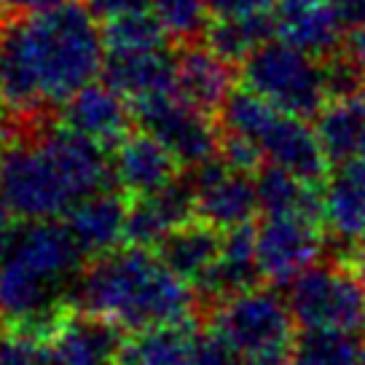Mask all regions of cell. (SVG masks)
Instances as JSON below:
<instances>
[{
  "label": "cell",
  "instance_id": "2",
  "mask_svg": "<svg viewBox=\"0 0 365 365\" xmlns=\"http://www.w3.org/2000/svg\"><path fill=\"white\" fill-rule=\"evenodd\" d=\"M108 148L68 126L38 129L0 153V202L19 220H59L113 182Z\"/></svg>",
  "mask_w": 365,
  "mask_h": 365
},
{
  "label": "cell",
  "instance_id": "36",
  "mask_svg": "<svg viewBox=\"0 0 365 365\" xmlns=\"http://www.w3.org/2000/svg\"><path fill=\"white\" fill-rule=\"evenodd\" d=\"M19 217L14 215L9 207L0 202V263L9 258V252L14 250L16 245V237H19Z\"/></svg>",
  "mask_w": 365,
  "mask_h": 365
},
{
  "label": "cell",
  "instance_id": "25",
  "mask_svg": "<svg viewBox=\"0 0 365 365\" xmlns=\"http://www.w3.org/2000/svg\"><path fill=\"white\" fill-rule=\"evenodd\" d=\"M255 185L261 215H304L322 223V185L301 180L277 164H263L255 172Z\"/></svg>",
  "mask_w": 365,
  "mask_h": 365
},
{
  "label": "cell",
  "instance_id": "8",
  "mask_svg": "<svg viewBox=\"0 0 365 365\" xmlns=\"http://www.w3.org/2000/svg\"><path fill=\"white\" fill-rule=\"evenodd\" d=\"M135 108V121L143 132L153 135L167 145L180 167H202L220 153V121L217 115L205 113L202 108L182 100L178 91H164L148 100H140Z\"/></svg>",
  "mask_w": 365,
  "mask_h": 365
},
{
  "label": "cell",
  "instance_id": "40",
  "mask_svg": "<svg viewBox=\"0 0 365 365\" xmlns=\"http://www.w3.org/2000/svg\"><path fill=\"white\" fill-rule=\"evenodd\" d=\"M0 153H3V150H0Z\"/></svg>",
  "mask_w": 365,
  "mask_h": 365
},
{
  "label": "cell",
  "instance_id": "14",
  "mask_svg": "<svg viewBox=\"0 0 365 365\" xmlns=\"http://www.w3.org/2000/svg\"><path fill=\"white\" fill-rule=\"evenodd\" d=\"M175 62L178 54L164 46L140 48H108L105 51V83L124 94L135 105L164 91H175Z\"/></svg>",
  "mask_w": 365,
  "mask_h": 365
},
{
  "label": "cell",
  "instance_id": "15",
  "mask_svg": "<svg viewBox=\"0 0 365 365\" xmlns=\"http://www.w3.org/2000/svg\"><path fill=\"white\" fill-rule=\"evenodd\" d=\"M272 11L277 38L312 57L328 59L346 46V30L331 0H277Z\"/></svg>",
  "mask_w": 365,
  "mask_h": 365
},
{
  "label": "cell",
  "instance_id": "21",
  "mask_svg": "<svg viewBox=\"0 0 365 365\" xmlns=\"http://www.w3.org/2000/svg\"><path fill=\"white\" fill-rule=\"evenodd\" d=\"M322 223L339 252L365 242V185L344 167H333L322 182Z\"/></svg>",
  "mask_w": 365,
  "mask_h": 365
},
{
  "label": "cell",
  "instance_id": "26",
  "mask_svg": "<svg viewBox=\"0 0 365 365\" xmlns=\"http://www.w3.org/2000/svg\"><path fill=\"white\" fill-rule=\"evenodd\" d=\"M277 38L274 11L245 14V16H212L207 27L205 43H210L220 57L240 65L258 46Z\"/></svg>",
  "mask_w": 365,
  "mask_h": 365
},
{
  "label": "cell",
  "instance_id": "20",
  "mask_svg": "<svg viewBox=\"0 0 365 365\" xmlns=\"http://www.w3.org/2000/svg\"><path fill=\"white\" fill-rule=\"evenodd\" d=\"M258 285H266V282H263L258 252H255V223L223 231L220 258L205 274V279L196 285L199 298L215 307L217 301L245 293V290Z\"/></svg>",
  "mask_w": 365,
  "mask_h": 365
},
{
  "label": "cell",
  "instance_id": "38",
  "mask_svg": "<svg viewBox=\"0 0 365 365\" xmlns=\"http://www.w3.org/2000/svg\"><path fill=\"white\" fill-rule=\"evenodd\" d=\"M360 354H363V365H365V333L360 336Z\"/></svg>",
  "mask_w": 365,
  "mask_h": 365
},
{
  "label": "cell",
  "instance_id": "5",
  "mask_svg": "<svg viewBox=\"0 0 365 365\" xmlns=\"http://www.w3.org/2000/svg\"><path fill=\"white\" fill-rule=\"evenodd\" d=\"M210 331L234 346L247 363L290 360L298 336L293 309L274 285H258L212 307Z\"/></svg>",
  "mask_w": 365,
  "mask_h": 365
},
{
  "label": "cell",
  "instance_id": "34",
  "mask_svg": "<svg viewBox=\"0 0 365 365\" xmlns=\"http://www.w3.org/2000/svg\"><path fill=\"white\" fill-rule=\"evenodd\" d=\"M62 0H0V16L3 19H24V16H35L41 11H48L59 6Z\"/></svg>",
  "mask_w": 365,
  "mask_h": 365
},
{
  "label": "cell",
  "instance_id": "22",
  "mask_svg": "<svg viewBox=\"0 0 365 365\" xmlns=\"http://www.w3.org/2000/svg\"><path fill=\"white\" fill-rule=\"evenodd\" d=\"M202 336L194 319L156 325L124 341L115 365H194Z\"/></svg>",
  "mask_w": 365,
  "mask_h": 365
},
{
  "label": "cell",
  "instance_id": "9",
  "mask_svg": "<svg viewBox=\"0 0 365 365\" xmlns=\"http://www.w3.org/2000/svg\"><path fill=\"white\" fill-rule=\"evenodd\" d=\"M328 231L304 215H261L255 223V252L263 282L287 287L298 274L322 261Z\"/></svg>",
  "mask_w": 365,
  "mask_h": 365
},
{
  "label": "cell",
  "instance_id": "13",
  "mask_svg": "<svg viewBox=\"0 0 365 365\" xmlns=\"http://www.w3.org/2000/svg\"><path fill=\"white\" fill-rule=\"evenodd\" d=\"M240 70L231 59L220 57L210 43H185L175 62V91L182 100L217 115L231 91L237 89Z\"/></svg>",
  "mask_w": 365,
  "mask_h": 365
},
{
  "label": "cell",
  "instance_id": "6",
  "mask_svg": "<svg viewBox=\"0 0 365 365\" xmlns=\"http://www.w3.org/2000/svg\"><path fill=\"white\" fill-rule=\"evenodd\" d=\"M242 86L258 91L272 105L290 115L314 121L331 103L325 65L282 38H272L240 62Z\"/></svg>",
  "mask_w": 365,
  "mask_h": 365
},
{
  "label": "cell",
  "instance_id": "17",
  "mask_svg": "<svg viewBox=\"0 0 365 365\" xmlns=\"http://www.w3.org/2000/svg\"><path fill=\"white\" fill-rule=\"evenodd\" d=\"M48 336L54 365H115L124 331L94 314H65Z\"/></svg>",
  "mask_w": 365,
  "mask_h": 365
},
{
  "label": "cell",
  "instance_id": "30",
  "mask_svg": "<svg viewBox=\"0 0 365 365\" xmlns=\"http://www.w3.org/2000/svg\"><path fill=\"white\" fill-rule=\"evenodd\" d=\"M322 65H325V83H328L331 100L365 94V68L346 48H341L333 57L322 59Z\"/></svg>",
  "mask_w": 365,
  "mask_h": 365
},
{
  "label": "cell",
  "instance_id": "33",
  "mask_svg": "<svg viewBox=\"0 0 365 365\" xmlns=\"http://www.w3.org/2000/svg\"><path fill=\"white\" fill-rule=\"evenodd\" d=\"M89 9L97 14L100 22L115 19V16H124L132 11H145L150 9V0H86Z\"/></svg>",
  "mask_w": 365,
  "mask_h": 365
},
{
  "label": "cell",
  "instance_id": "23",
  "mask_svg": "<svg viewBox=\"0 0 365 365\" xmlns=\"http://www.w3.org/2000/svg\"><path fill=\"white\" fill-rule=\"evenodd\" d=\"M220 250H223V231H217L215 226H210L199 217L170 231L156 247V252L172 272H178L194 287L215 266Z\"/></svg>",
  "mask_w": 365,
  "mask_h": 365
},
{
  "label": "cell",
  "instance_id": "11",
  "mask_svg": "<svg viewBox=\"0 0 365 365\" xmlns=\"http://www.w3.org/2000/svg\"><path fill=\"white\" fill-rule=\"evenodd\" d=\"M62 126L73 129L76 135L94 140L103 148H115L129 132L135 121V108L124 94L110 83H89L76 91L59 113Z\"/></svg>",
  "mask_w": 365,
  "mask_h": 365
},
{
  "label": "cell",
  "instance_id": "28",
  "mask_svg": "<svg viewBox=\"0 0 365 365\" xmlns=\"http://www.w3.org/2000/svg\"><path fill=\"white\" fill-rule=\"evenodd\" d=\"M150 11L178 43H196L205 41L207 27L212 22V11L207 0H150Z\"/></svg>",
  "mask_w": 365,
  "mask_h": 365
},
{
  "label": "cell",
  "instance_id": "12",
  "mask_svg": "<svg viewBox=\"0 0 365 365\" xmlns=\"http://www.w3.org/2000/svg\"><path fill=\"white\" fill-rule=\"evenodd\" d=\"M258 145L266 156V164H277L314 185H322L333 170L314 124H309V118H301V115L279 110L272 126L263 132Z\"/></svg>",
  "mask_w": 365,
  "mask_h": 365
},
{
  "label": "cell",
  "instance_id": "1",
  "mask_svg": "<svg viewBox=\"0 0 365 365\" xmlns=\"http://www.w3.org/2000/svg\"><path fill=\"white\" fill-rule=\"evenodd\" d=\"M103 22L83 0H62L35 16L11 19L0 33L3 103L22 118L68 103L105 68Z\"/></svg>",
  "mask_w": 365,
  "mask_h": 365
},
{
  "label": "cell",
  "instance_id": "35",
  "mask_svg": "<svg viewBox=\"0 0 365 365\" xmlns=\"http://www.w3.org/2000/svg\"><path fill=\"white\" fill-rule=\"evenodd\" d=\"M346 35L365 27V0H331Z\"/></svg>",
  "mask_w": 365,
  "mask_h": 365
},
{
  "label": "cell",
  "instance_id": "4",
  "mask_svg": "<svg viewBox=\"0 0 365 365\" xmlns=\"http://www.w3.org/2000/svg\"><path fill=\"white\" fill-rule=\"evenodd\" d=\"M83 252L65 223L33 220L0 263V322L48 333L68 314L65 298L76 296Z\"/></svg>",
  "mask_w": 365,
  "mask_h": 365
},
{
  "label": "cell",
  "instance_id": "19",
  "mask_svg": "<svg viewBox=\"0 0 365 365\" xmlns=\"http://www.w3.org/2000/svg\"><path fill=\"white\" fill-rule=\"evenodd\" d=\"M126 196L105 188L73 207L65 215V226L86 258H100L105 252L118 250L121 242H126Z\"/></svg>",
  "mask_w": 365,
  "mask_h": 365
},
{
  "label": "cell",
  "instance_id": "7",
  "mask_svg": "<svg viewBox=\"0 0 365 365\" xmlns=\"http://www.w3.org/2000/svg\"><path fill=\"white\" fill-rule=\"evenodd\" d=\"M298 328L365 333V279L341 258H322L285 290Z\"/></svg>",
  "mask_w": 365,
  "mask_h": 365
},
{
  "label": "cell",
  "instance_id": "3",
  "mask_svg": "<svg viewBox=\"0 0 365 365\" xmlns=\"http://www.w3.org/2000/svg\"><path fill=\"white\" fill-rule=\"evenodd\" d=\"M196 298V287L172 272L159 252L137 245L91 258L76 285L81 312L129 333L191 319Z\"/></svg>",
  "mask_w": 365,
  "mask_h": 365
},
{
  "label": "cell",
  "instance_id": "31",
  "mask_svg": "<svg viewBox=\"0 0 365 365\" xmlns=\"http://www.w3.org/2000/svg\"><path fill=\"white\" fill-rule=\"evenodd\" d=\"M194 365H247V360L234 346H228L217 333L210 331L202 336Z\"/></svg>",
  "mask_w": 365,
  "mask_h": 365
},
{
  "label": "cell",
  "instance_id": "16",
  "mask_svg": "<svg viewBox=\"0 0 365 365\" xmlns=\"http://www.w3.org/2000/svg\"><path fill=\"white\" fill-rule=\"evenodd\" d=\"M113 182L129 194L148 196L180 178V161L148 132H129L110 156Z\"/></svg>",
  "mask_w": 365,
  "mask_h": 365
},
{
  "label": "cell",
  "instance_id": "10",
  "mask_svg": "<svg viewBox=\"0 0 365 365\" xmlns=\"http://www.w3.org/2000/svg\"><path fill=\"white\" fill-rule=\"evenodd\" d=\"M188 178L194 188V207L199 220L215 226L217 231L258 223L261 205H258L255 175L234 170L220 156H215L212 161L196 167Z\"/></svg>",
  "mask_w": 365,
  "mask_h": 365
},
{
  "label": "cell",
  "instance_id": "37",
  "mask_svg": "<svg viewBox=\"0 0 365 365\" xmlns=\"http://www.w3.org/2000/svg\"><path fill=\"white\" fill-rule=\"evenodd\" d=\"M349 54H352L360 65L365 68V27H360V30H354V33L346 35V46H344Z\"/></svg>",
  "mask_w": 365,
  "mask_h": 365
},
{
  "label": "cell",
  "instance_id": "39",
  "mask_svg": "<svg viewBox=\"0 0 365 365\" xmlns=\"http://www.w3.org/2000/svg\"><path fill=\"white\" fill-rule=\"evenodd\" d=\"M0 100H3V86H0Z\"/></svg>",
  "mask_w": 365,
  "mask_h": 365
},
{
  "label": "cell",
  "instance_id": "18",
  "mask_svg": "<svg viewBox=\"0 0 365 365\" xmlns=\"http://www.w3.org/2000/svg\"><path fill=\"white\" fill-rule=\"evenodd\" d=\"M196 217L191 178H178L156 194L135 196L129 202L126 217V242L137 247L156 250L161 240L178 226Z\"/></svg>",
  "mask_w": 365,
  "mask_h": 365
},
{
  "label": "cell",
  "instance_id": "32",
  "mask_svg": "<svg viewBox=\"0 0 365 365\" xmlns=\"http://www.w3.org/2000/svg\"><path fill=\"white\" fill-rule=\"evenodd\" d=\"M212 16H245V14L272 11L277 0H207Z\"/></svg>",
  "mask_w": 365,
  "mask_h": 365
},
{
  "label": "cell",
  "instance_id": "27",
  "mask_svg": "<svg viewBox=\"0 0 365 365\" xmlns=\"http://www.w3.org/2000/svg\"><path fill=\"white\" fill-rule=\"evenodd\" d=\"M290 365H363L360 336L328 328H301Z\"/></svg>",
  "mask_w": 365,
  "mask_h": 365
},
{
  "label": "cell",
  "instance_id": "24",
  "mask_svg": "<svg viewBox=\"0 0 365 365\" xmlns=\"http://www.w3.org/2000/svg\"><path fill=\"white\" fill-rule=\"evenodd\" d=\"M312 124L333 167L365 156V94L331 100Z\"/></svg>",
  "mask_w": 365,
  "mask_h": 365
},
{
  "label": "cell",
  "instance_id": "29",
  "mask_svg": "<svg viewBox=\"0 0 365 365\" xmlns=\"http://www.w3.org/2000/svg\"><path fill=\"white\" fill-rule=\"evenodd\" d=\"M0 365H54L48 336L6 325L0 333Z\"/></svg>",
  "mask_w": 365,
  "mask_h": 365
}]
</instances>
